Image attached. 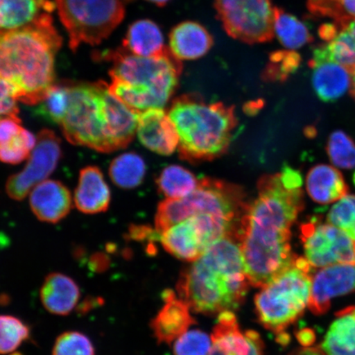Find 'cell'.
<instances>
[{
    "mask_svg": "<svg viewBox=\"0 0 355 355\" xmlns=\"http://www.w3.org/2000/svg\"><path fill=\"white\" fill-rule=\"evenodd\" d=\"M211 337L201 330L185 332L175 340V355H208L211 349Z\"/></svg>",
    "mask_w": 355,
    "mask_h": 355,
    "instance_id": "obj_38",
    "label": "cell"
},
{
    "mask_svg": "<svg viewBox=\"0 0 355 355\" xmlns=\"http://www.w3.org/2000/svg\"><path fill=\"white\" fill-rule=\"evenodd\" d=\"M211 337L208 355H264L263 341L259 333L242 331L232 311L219 314Z\"/></svg>",
    "mask_w": 355,
    "mask_h": 355,
    "instance_id": "obj_14",
    "label": "cell"
},
{
    "mask_svg": "<svg viewBox=\"0 0 355 355\" xmlns=\"http://www.w3.org/2000/svg\"><path fill=\"white\" fill-rule=\"evenodd\" d=\"M355 291V264H337L321 268L313 274L308 307L315 315L330 309L336 297Z\"/></svg>",
    "mask_w": 355,
    "mask_h": 355,
    "instance_id": "obj_15",
    "label": "cell"
},
{
    "mask_svg": "<svg viewBox=\"0 0 355 355\" xmlns=\"http://www.w3.org/2000/svg\"><path fill=\"white\" fill-rule=\"evenodd\" d=\"M306 185L310 198L322 205L338 202L348 193L343 175L330 166L318 165L311 168Z\"/></svg>",
    "mask_w": 355,
    "mask_h": 355,
    "instance_id": "obj_23",
    "label": "cell"
},
{
    "mask_svg": "<svg viewBox=\"0 0 355 355\" xmlns=\"http://www.w3.org/2000/svg\"><path fill=\"white\" fill-rule=\"evenodd\" d=\"M123 48L131 54L146 57L162 56L168 50L157 24L148 19L133 22L123 42Z\"/></svg>",
    "mask_w": 355,
    "mask_h": 355,
    "instance_id": "obj_25",
    "label": "cell"
},
{
    "mask_svg": "<svg viewBox=\"0 0 355 355\" xmlns=\"http://www.w3.org/2000/svg\"><path fill=\"white\" fill-rule=\"evenodd\" d=\"M297 338L300 343L304 346H309L314 343L315 333L310 329L300 330L297 333Z\"/></svg>",
    "mask_w": 355,
    "mask_h": 355,
    "instance_id": "obj_44",
    "label": "cell"
},
{
    "mask_svg": "<svg viewBox=\"0 0 355 355\" xmlns=\"http://www.w3.org/2000/svg\"><path fill=\"white\" fill-rule=\"evenodd\" d=\"M340 17L336 24L343 28L349 21L355 19V0H341Z\"/></svg>",
    "mask_w": 355,
    "mask_h": 355,
    "instance_id": "obj_42",
    "label": "cell"
},
{
    "mask_svg": "<svg viewBox=\"0 0 355 355\" xmlns=\"http://www.w3.org/2000/svg\"><path fill=\"white\" fill-rule=\"evenodd\" d=\"M290 355H326L318 348H304L296 350Z\"/></svg>",
    "mask_w": 355,
    "mask_h": 355,
    "instance_id": "obj_45",
    "label": "cell"
},
{
    "mask_svg": "<svg viewBox=\"0 0 355 355\" xmlns=\"http://www.w3.org/2000/svg\"><path fill=\"white\" fill-rule=\"evenodd\" d=\"M102 55L113 63L110 72L112 80L148 92L162 109L174 94L183 71V64L170 49L163 55L152 58L131 54L123 48Z\"/></svg>",
    "mask_w": 355,
    "mask_h": 355,
    "instance_id": "obj_7",
    "label": "cell"
},
{
    "mask_svg": "<svg viewBox=\"0 0 355 355\" xmlns=\"http://www.w3.org/2000/svg\"><path fill=\"white\" fill-rule=\"evenodd\" d=\"M162 296L165 305L150 326L159 344H171L187 332L195 320L191 316L189 306L177 297L174 291L166 290Z\"/></svg>",
    "mask_w": 355,
    "mask_h": 355,
    "instance_id": "obj_17",
    "label": "cell"
},
{
    "mask_svg": "<svg viewBox=\"0 0 355 355\" xmlns=\"http://www.w3.org/2000/svg\"><path fill=\"white\" fill-rule=\"evenodd\" d=\"M137 135L146 148L162 155H170L179 148L180 139L174 123L163 109L140 112Z\"/></svg>",
    "mask_w": 355,
    "mask_h": 355,
    "instance_id": "obj_16",
    "label": "cell"
},
{
    "mask_svg": "<svg viewBox=\"0 0 355 355\" xmlns=\"http://www.w3.org/2000/svg\"><path fill=\"white\" fill-rule=\"evenodd\" d=\"M24 128L17 115L0 118V146L16 139Z\"/></svg>",
    "mask_w": 355,
    "mask_h": 355,
    "instance_id": "obj_40",
    "label": "cell"
},
{
    "mask_svg": "<svg viewBox=\"0 0 355 355\" xmlns=\"http://www.w3.org/2000/svg\"><path fill=\"white\" fill-rule=\"evenodd\" d=\"M214 7L230 37L247 44L274 38L272 0H214Z\"/></svg>",
    "mask_w": 355,
    "mask_h": 355,
    "instance_id": "obj_11",
    "label": "cell"
},
{
    "mask_svg": "<svg viewBox=\"0 0 355 355\" xmlns=\"http://www.w3.org/2000/svg\"><path fill=\"white\" fill-rule=\"evenodd\" d=\"M17 101L15 89L0 79V118L19 114Z\"/></svg>",
    "mask_w": 355,
    "mask_h": 355,
    "instance_id": "obj_39",
    "label": "cell"
},
{
    "mask_svg": "<svg viewBox=\"0 0 355 355\" xmlns=\"http://www.w3.org/2000/svg\"><path fill=\"white\" fill-rule=\"evenodd\" d=\"M327 153L333 165L340 168L355 166V144L344 132H332L327 144Z\"/></svg>",
    "mask_w": 355,
    "mask_h": 355,
    "instance_id": "obj_34",
    "label": "cell"
},
{
    "mask_svg": "<svg viewBox=\"0 0 355 355\" xmlns=\"http://www.w3.org/2000/svg\"><path fill=\"white\" fill-rule=\"evenodd\" d=\"M305 259L313 268L337 264H355V241L320 216H313L300 226Z\"/></svg>",
    "mask_w": 355,
    "mask_h": 355,
    "instance_id": "obj_12",
    "label": "cell"
},
{
    "mask_svg": "<svg viewBox=\"0 0 355 355\" xmlns=\"http://www.w3.org/2000/svg\"><path fill=\"white\" fill-rule=\"evenodd\" d=\"M29 201L35 216L46 223H58L72 208L70 191L56 180H44L35 186L31 191Z\"/></svg>",
    "mask_w": 355,
    "mask_h": 355,
    "instance_id": "obj_18",
    "label": "cell"
},
{
    "mask_svg": "<svg viewBox=\"0 0 355 355\" xmlns=\"http://www.w3.org/2000/svg\"><path fill=\"white\" fill-rule=\"evenodd\" d=\"M301 56L295 51H277L270 53L261 78L266 82L283 83L295 73L301 64Z\"/></svg>",
    "mask_w": 355,
    "mask_h": 355,
    "instance_id": "obj_31",
    "label": "cell"
},
{
    "mask_svg": "<svg viewBox=\"0 0 355 355\" xmlns=\"http://www.w3.org/2000/svg\"><path fill=\"white\" fill-rule=\"evenodd\" d=\"M303 179L290 166L261 178L239 232L248 282L263 288L294 259L291 227L304 207Z\"/></svg>",
    "mask_w": 355,
    "mask_h": 355,
    "instance_id": "obj_1",
    "label": "cell"
},
{
    "mask_svg": "<svg viewBox=\"0 0 355 355\" xmlns=\"http://www.w3.org/2000/svg\"><path fill=\"white\" fill-rule=\"evenodd\" d=\"M51 15L44 13L24 28L0 32V79L26 105H37L54 82L62 38Z\"/></svg>",
    "mask_w": 355,
    "mask_h": 355,
    "instance_id": "obj_3",
    "label": "cell"
},
{
    "mask_svg": "<svg viewBox=\"0 0 355 355\" xmlns=\"http://www.w3.org/2000/svg\"><path fill=\"white\" fill-rule=\"evenodd\" d=\"M199 180L192 173L180 166H170L164 168L157 180L159 192L167 199H180L187 197L198 188Z\"/></svg>",
    "mask_w": 355,
    "mask_h": 355,
    "instance_id": "obj_30",
    "label": "cell"
},
{
    "mask_svg": "<svg viewBox=\"0 0 355 355\" xmlns=\"http://www.w3.org/2000/svg\"><path fill=\"white\" fill-rule=\"evenodd\" d=\"M81 296L73 279L60 272L49 274L40 290V299L49 313L67 316L77 307Z\"/></svg>",
    "mask_w": 355,
    "mask_h": 355,
    "instance_id": "obj_20",
    "label": "cell"
},
{
    "mask_svg": "<svg viewBox=\"0 0 355 355\" xmlns=\"http://www.w3.org/2000/svg\"><path fill=\"white\" fill-rule=\"evenodd\" d=\"M52 355H96V350L87 336L80 331H69L58 336Z\"/></svg>",
    "mask_w": 355,
    "mask_h": 355,
    "instance_id": "obj_35",
    "label": "cell"
},
{
    "mask_svg": "<svg viewBox=\"0 0 355 355\" xmlns=\"http://www.w3.org/2000/svg\"><path fill=\"white\" fill-rule=\"evenodd\" d=\"M104 83L69 86V107L60 125L69 143L107 153L114 150L102 97Z\"/></svg>",
    "mask_w": 355,
    "mask_h": 355,
    "instance_id": "obj_8",
    "label": "cell"
},
{
    "mask_svg": "<svg viewBox=\"0 0 355 355\" xmlns=\"http://www.w3.org/2000/svg\"><path fill=\"white\" fill-rule=\"evenodd\" d=\"M69 86L52 85L35 110L46 121L61 124L69 107Z\"/></svg>",
    "mask_w": 355,
    "mask_h": 355,
    "instance_id": "obj_33",
    "label": "cell"
},
{
    "mask_svg": "<svg viewBox=\"0 0 355 355\" xmlns=\"http://www.w3.org/2000/svg\"><path fill=\"white\" fill-rule=\"evenodd\" d=\"M352 73V89H350V92H352V95L355 99V69L350 72Z\"/></svg>",
    "mask_w": 355,
    "mask_h": 355,
    "instance_id": "obj_46",
    "label": "cell"
},
{
    "mask_svg": "<svg viewBox=\"0 0 355 355\" xmlns=\"http://www.w3.org/2000/svg\"><path fill=\"white\" fill-rule=\"evenodd\" d=\"M309 64L313 69L314 91L322 101L338 100L352 85L350 71L335 62L311 60Z\"/></svg>",
    "mask_w": 355,
    "mask_h": 355,
    "instance_id": "obj_22",
    "label": "cell"
},
{
    "mask_svg": "<svg viewBox=\"0 0 355 355\" xmlns=\"http://www.w3.org/2000/svg\"><path fill=\"white\" fill-rule=\"evenodd\" d=\"M274 33L287 50L295 51L313 41L303 21L282 8H275Z\"/></svg>",
    "mask_w": 355,
    "mask_h": 355,
    "instance_id": "obj_27",
    "label": "cell"
},
{
    "mask_svg": "<svg viewBox=\"0 0 355 355\" xmlns=\"http://www.w3.org/2000/svg\"><path fill=\"white\" fill-rule=\"evenodd\" d=\"M37 139L28 130H22L20 135L11 143L0 146V161L17 165L29 158Z\"/></svg>",
    "mask_w": 355,
    "mask_h": 355,
    "instance_id": "obj_37",
    "label": "cell"
},
{
    "mask_svg": "<svg viewBox=\"0 0 355 355\" xmlns=\"http://www.w3.org/2000/svg\"><path fill=\"white\" fill-rule=\"evenodd\" d=\"M148 1L157 4V6L163 7L166 6L168 2H170V0H148Z\"/></svg>",
    "mask_w": 355,
    "mask_h": 355,
    "instance_id": "obj_47",
    "label": "cell"
},
{
    "mask_svg": "<svg viewBox=\"0 0 355 355\" xmlns=\"http://www.w3.org/2000/svg\"><path fill=\"white\" fill-rule=\"evenodd\" d=\"M341 0H308L309 10L316 16H327L338 21Z\"/></svg>",
    "mask_w": 355,
    "mask_h": 355,
    "instance_id": "obj_41",
    "label": "cell"
},
{
    "mask_svg": "<svg viewBox=\"0 0 355 355\" xmlns=\"http://www.w3.org/2000/svg\"><path fill=\"white\" fill-rule=\"evenodd\" d=\"M243 190L227 182L202 178L198 188L187 197L166 199L159 204L155 216V232L161 234L172 225L198 214H211L241 222L248 204Z\"/></svg>",
    "mask_w": 355,
    "mask_h": 355,
    "instance_id": "obj_6",
    "label": "cell"
},
{
    "mask_svg": "<svg viewBox=\"0 0 355 355\" xmlns=\"http://www.w3.org/2000/svg\"><path fill=\"white\" fill-rule=\"evenodd\" d=\"M320 349L326 355H355V306L336 314Z\"/></svg>",
    "mask_w": 355,
    "mask_h": 355,
    "instance_id": "obj_26",
    "label": "cell"
},
{
    "mask_svg": "<svg viewBox=\"0 0 355 355\" xmlns=\"http://www.w3.org/2000/svg\"><path fill=\"white\" fill-rule=\"evenodd\" d=\"M179 135L180 157L185 161H211L227 152L237 126L234 106L207 103L198 95H184L168 111Z\"/></svg>",
    "mask_w": 355,
    "mask_h": 355,
    "instance_id": "obj_4",
    "label": "cell"
},
{
    "mask_svg": "<svg viewBox=\"0 0 355 355\" xmlns=\"http://www.w3.org/2000/svg\"><path fill=\"white\" fill-rule=\"evenodd\" d=\"M312 60L332 61L352 72L355 69V37L346 28L340 29L336 37L313 51Z\"/></svg>",
    "mask_w": 355,
    "mask_h": 355,
    "instance_id": "obj_28",
    "label": "cell"
},
{
    "mask_svg": "<svg viewBox=\"0 0 355 355\" xmlns=\"http://www.w3.org/2000/svg\"><path fill=\"white\" fill-rule=\"evenodd\" d=\"M250 285L239 239L227 235L184 270L177 291L193 312L215 315L241 307Z\"/></svg>",
    "mask_w": 355,
    "mask_h": 355,
    "instance_id": "obj_2",
    "label": "cell"
},
{
    "mask_svg": "<svg viewBox=\"0 0 355 355\" xmlns=\"http://www.w3.org/2000/svg\"><path fill=\"white\" fill-rule=\"evenodd\" d=\"M30 336L29 326L20 318L0 315V355L15 352Z\"/></svg>",
    "mask_w": 355,
    "mask_h": 355,
    "instance_id": "obj_32",
    "label": "cell"
},
{
    "mask_svg": "<svg viewBox=\"0 0 355 355\" xmlns=\"http://www.w3.org/2000/svg\"><path fill=\"white\" fill-rule=\"evenodd\" d=\"M51 0H0V32L24 28L55 10Z\"/></svg>",
    "mask_w": 355,
    "mask_h": 355,
    "instance_id": "obj_24",
    "label": "cell"
},
{
    "mask_svg": "<svg viewBox=\"0 0 355 355\" xmlns=\"http://www.w3.org/2000/svg\"><path fill=\"white\" fill-rule=\"evenodd\" d=\"M241 222L211 214L189 217L159 234V241L177 259L194 261L201 257L213 243L235 235L238 236Z\"/></svg>",
    "mask_w": 355,
    "mask_h": 355,
    "instance_id": "obj_10",
    "label": "cell"
},
{
    "mask_svg": "<svg viewBox=\"0 0 355 355\" xmlns=\"http://www.w3.org/2000/svg\"><path fill=\"white\" fill-rule=\"evenodd\" d=\"M354 183L355 184V173H354Z\"/></svg>",
    "mask_w": 355,
    "mask_h": 355,
    "instance_id": "obj_48",
    "label": "cell"
},
{
    "mask_svg": "<svg viewBox=\"0 0 355 355\" xmlns=\"http://www.w3.org/2000/svg\"><path fill=\"white\" fill-rule=\"evenodd\" d=\"M109 174L111 180L118 187L135 189L144 180L146 164L144 159L135 153H124L111 162Z\"/></svg>",
    "mask_w": 355,
    "mask_h": 355,
    "instance_id": "obj_29",
    "label": "cell"
},
{
    "mask_svg": "<svg viewBox=\"0 0 355 355\" xmlns=\"http://www.w3.org/2000/svg\"><path fill=\"white\" fill-rule=\"evenodd\" d=\"M110 190L101 171L96 166H87L80 172L78 185L75 190L74 203L85 214H97L108 209Z\"/></svg>",
    "mask_w": 355,
    "mask_h": 355,
    "instance_id": "obj_21",
    "label": "cell"
},
{
    "mask_svg": "<svg viewBox=\"0 0 355 355\" xmlns=\"http://www.w3.org/2000/svg\"><path fill=\"white\" fill-rule=\"evenodd\" d=\"M55 6L73 51L82 44H101L125 15L121 0H55Z\"/></svg>",
    "mask_w": 355,
    "mask_h": 355,
    "instance_id": "obj_9",
    "label": "cell"
},
{
    "mask_svg": "<svg viewBox=\"0 0 355 355\" xmlns=\"http://www.w3.org/2000/svg\"><path fill=\"white\" fill-rule=\"evenodd\" d=\"M37 139V144L24 170L7 181L8 196L17 201L24 199L35 186L46 180L55 171L61 158L60 140L54 132L44 130L40 132Z\"/></svg>",
    "mask_w": 355,
    "mask_h": 355,
    "instance_id": "obj_13",
    "label": "cell"
},
{
    "mask_svg": "<svg viewBox=\"0 0 355 355\" xmlns=\"http://www.w3.org/2000/svg\"><path fill=\"white\" fill-rule=\"evenodd\" d=\"M327 222L343 230L355 241V196L346 195L336 202L327 216Z\"/></svg>",
    "mask_w": 355,
    "mask_h": 355,
    "instance_id": "obj_36",
    "label": "cell"
},
{
    "mask_svg": "<svg viewBox=\"0 0 355 355\" xmlns=\"http://www.w3.org/2000/svg\"><path fill=\"white\" fill-rule=\"evenodd\" d=\"M339 28V26L336 24H324L319 28L318 34L324 41L329 42L338 34L340 32Z\"/></svg>",
    "mask_w": 355,
    "mask_h": 355,
    "instance_id": "obj_43",
    "label": "cell"
},
{
    "mask_svg": "<svg viewBox=\"0 0 355 355\" xmlns=\"http://www.w3.org/2000/svg\"><path fill=\"white\" fill-rule=\"evenodd\" d=\"M170 51L178 60H194L210 51L214 40L198 22L186 21L178 24L170 33Z\"/></svg>",
    "mask_w": 355,
    "mask_h": 355,
    "instance_id": "obj_19",
    "label": "cell"
},
{
    "mask_svg": "<svg viewBox=\"0 0 355 355\" xmlns=\"http://www.w3.org/2000/svg\"><path fill=\"white\" fill-rule=\"evenodd\" d=\"M313 268L305 257L295 256L276 278L255 297L257 318L266 330L277 336L278 343L288 344L287 328L309 306Z\"/></svg>",
    "mask_w": 355,
    "mask_h": 355,
    "instance_id": "obj_5",
    "label": "cell"
}]
</instances>
